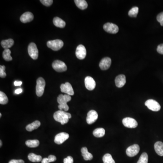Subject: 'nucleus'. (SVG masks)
<instances>
[{"label":"nucleus","mask_w":163,"mask_h":163,"mask_svg":"<svg viewBox=\"0 0 163 163\" xmlns=\"http://www.w3.org/2000/svg\"><path fill=\"white\" fill-rule=\"evenodd\" d=\"M2 141L1 140V141H0V147H1V146H2Z\"/></svg>","instance_id":"43"},{"label":"nucleus","mask_w":163,"mask_h":163,"mask_svg":"<svg viewBox=\"0 0 163 163\" xmlns=\"http://www.w3.org/2000/svg\"><path fill=\"white\" fill-rule=\"evenodd\" d=\"M145 105L149 109L154 112L159 111L161 109V106L159 103L155 100L149 99L145 102Z\"/></svg>","instance_id":"7"},{"label":"nucleus","mask_w":163,"mask_h":163,"mask_svg":"<svg viewBox=\"0 0 163 163\" xmlns=\"http://www.w3.org/2000/svg\"><path fill=\"white\" fill-rule=\"evenodd\" d=\"M0 117H1V113H0Z\"/></svg>","instance_id":"44"},{"label":"nucleus","mask_w":163,"mask_h":163,"mask_svg":"<svg viewBox=\"0 0 163 163\" xmlns=\"http://www.w3.org/2000/svg\"><path fill=\"white\" fill-rule=\"evenodd\" d=\"M40 2L44 6H49L53 3L52 0H40Z\"/></svg>","instance_id":"34"},{"label":"nucleus","mask_w":163,"mask_h":163,"mask_svg":"<svg viewBox=\"0 0 163 163\" xmlns=\"http://www.w3.org/2000/svg\"><path fill=\"white\" fill-rule=\"evenodd\" d=\"M104 163H116L115 160L112 158L111 154H106L103 156L102 158Z\"/></svg>","instance_id":"29"},{"label":"nucleus","mask_w":163,"mask_h":163,"mask_svg":"<svg viewBox=\"0 0 163 163\" xmlns=\"http://www.w3.org/2000/svg\"><path fill=\"white\" fill-rule=\"evenodd\" d=\"M53 23L55 26L61 28L64 27L66 25L65 22L58 17H55L54 18Z\"/></svg>","instance_id":"21"},{"label":"nucleus","mask_w":163,"mask_h":163,"mask_svg":"<svg viewBox=\"0 0 163 163\" xmlns=\"http://www.w3.org/2000/svg\"><path fill=\"white\" fill-rule=\"evenodd\" d=\"M8 102V98L6 94L2 92H0V104L5 105Z\"/></svg>","instance_id":"30"},{"label":"nucleus","mask_w":163,"mask_h":163,"mask_svg":"<svg viewBox=\"0 0 163 163\" xmlns=\"http://www.w3.org/2000/svg\"><path fill=\"white\" fill-rule=\"evenodd\" d=\"M40 126V122L39 121H36L31 124H29L26 127V130L28 132H32L33 130L38 128Z\"/></svg>","instance_id":"22"},{"label":"nucleus","mask_w":163,"mask_h":163,"mask_svg":"<svg viewBox=\"0 0 163 163\" xmlns=\"http://www.w3.org/2000/svg\"><path fill=\"white\" fill-rule=\"evenodd\" d=\"M98 118V114L94 110H91L88 112L87 117V122L89 125L93 124Z\"/></svg>","instance_id":"14"},{"label":"nucleus","mask_w":163,"mask_h":163,"mask_svg":"<svg viewBox=\"0 0 163 163\" xmlns=\"http://www.w3.org/2000/svg\"><path fill=\"white\" fill-rule=\"evenodd\" d=\"M64 163H74V159L71 156H69L64 159Z\"/></svg>","instance_id":"36"},{"label":"nucleus","mask_w":163,"mask_h":163,"mask_svg":"<svg viewBox=\"0 0 163 163\" xmlns=\"http://www.w3.org/2000/svg\"><path fill=\"white\" fill-rule=\"evenodd\" d=\"M26 145L30 148H36L38 147L39 142L38 139H29L26 142Z\"/></svg>","instance_id":"27"},{"label":"nucleus","mask_w":163,"mask_h":163,"mask_svg":"<svg viewBox=\"0 0 163 163\" xmlns=\"http://www.w3.org/2000/svg\"><path fill=\"white\" fill-rule=\"evenodd\" d=\"M52 67L55 71L58 72H63L67 70V66L66 64L63 61L56 60L52 64Z\"/></svg>","instance_id":"6"},{"label":"nucleus","mask_w":163,"mask_h":163,"mask_svg":"<svg viewBox=\"0 0 163 163\" xmlns=\"http://www.w3.org/2000/svg\"><path fill=\"white\" fill-rule=\"evenodd\" d=\"M22 84V82L21 81H15L14 82V85L16 86H19L21 85Z\"/></svg>","instance_id":"41"},{"label":"nucleus","mask_w":163,"mask_h":163,"mask_svg":"<svg viewBox=\"0 0 163 163\" xmlns=\"http://www.w3.org/2000/svg\"><path fill=\"white\" fill-rule=\"evenodd\" d=\"M105 130L102 128H97L93 132V135L96 137H102L105 135Z\"/></svg>","instance_id":"26"},{"label":"nucleus","mask_w":163,"mask_h":163,"mask_svg":"<svg viewBox=\"0 0 163 163\" xmlns=\"http://www.w3.org/2000/svg\"><path fill=\"white\" fill-rule=\"evenodd\" d=\"M154 150L156 153L159 156H163V143L161 142H157L154 144Z\"/></svg>","instance_id":"20"},{"label":"nucleus","mask_w":163,"mask_h":163,"mask_svg":"<svg viewBox=\"0 0 163 163\" xmlns=\"http://www.w3.org/2000/svg\"><path fill=\"white\" fill-rule=\"evenodd\" d=\"M48 47L54 51H58L64 46V42L60 39L50 40L47 43Z\"/></svg>","instance_id":"4"},{"label":"nucleus","mask_w":163,"mask_h":163,"mask_svg":"<svg viewBox=\"0 0 163 163\" xmlns=\"http://www.w3.org/2000/svg\"><path fill=\"white\" fill-rule=\"evenodd\" d=\"M138 11V7L135 6V7H133L130 10V11L128 12V15L130 16L136 17L137 15Z\"/></svg>","instance_id":"32"},{"label":"nucleus","mask_w":163,"mask_h":163,"mask_svg":"<svg viewBox=\"0 0 163 163\" xmlns=\"http://www.w3.org/2000/svg\"><path fill=\"white\" fill-rule=\"evenodd\" d=\"M157 51L159 53L163 54V44L158 45L157 47Z\"/></svg>","instance_id":"37"},{"label":"nucleus","mask_w":163,"mask_h":163,"mask_svg":"<svg viewBox=\"0 0 163 163\" xmlns=\"http://www.w3.org/2000/svg\"><path fill=\"white\" fill-rule=\"evenodd\" d=\"M23 90L21 89H17L15 90V94H21Z\"/></svg>","instance_id":"42"},{"label":"nucleus","mask_w":163,"mask_h":163,"mask_svg":"<svg viewBox=\"0 0 163 163\" xmlns=\"http://www.w3.org/2000/svg\"><path fill=\"white\" fill-rule=\"evenodd\" d=\"M148 156L147 153H143L137 163H148Z\"/></svg>","instance_id":"31"},{"label":"nucleus","mask_w":163,"mask_h":163,"mask_svg":"<svg viewBox=\"0 0 163 163\" xmlns=\"http://www.w3.org/2000/svg\"><path fill=\"white\" fill-rule=\"evenodd\" d=\"M103 29L107 32L113 34L117 33L119 31L118 26L112 23H106L103 26Z\"/></svg>","instance_id":"8"},{"label":"nucleus","mask_w":163,"mask_h":163,"mask_svg":"<svg viewBox=\"0 0 163 163\" xmlns=\"http://www.w3.org/2000/svg\"><path fill=\"white\" fill-rule=\"evenodd\" d=\"M69 134L66 132H61L57 134L54 138V142L58 144H61L69 139Z\"/></svg>","instance_id":"13"},{"label":"nucleus","mask_w":163,"mask_h":163,"mask_svg":"<svg viewBox=\"0 0 163 163\" xmlns=\"http://www.w3.org/2000/svg\"><path fill=\"white\" fill-rule=\"evenodd\" d=\"M11 51L9 49H5L2 53L3 59L6 61H10L12 60V58L11 55Z\"/></svg>","instance_id":"28"},{"label":"nucleus","mask_w":163,"mask_h":163,"mask_svg":"<svg viewBox=\"0 0 163 163\" xmlns=\"http://www.w3.org/2000/svg\"><path fill=\"white\" fill-rule=\"evenodd\" d=\"M112 60L109 57H105L102 59L99 63V67L102 70L108 69L111 65Z\"/></svg>","instance_id":"16"},{"label":"nucleus","mask_w":163,"mask_h":163,"mask_svg":"<svg viewBox=\"0 0 163 163\" xmlns=\"http://www.w3.org/2000/svg\"><path fill=\"white\" fill-rule=\"evenodd\" d=\"M6 67L4 65L0 66V77L1 78H4L6 77V74L5 72Z\"/></svg>","instance_id":"33"},{"label":"nucleus","mask_w":163,"mask_h":163,"mask_svg":"<svg viewBox=\"0 0 163 163\" xmlns=\"http://www.w3.org/2000/svg\"><path fill=\"white\" fill-rule=\"evenodd\" d=\"M76 56L78 59L82 60L86 57L87 54L86 49L84 45L80 44L77 46L76 50Z\"/></svg>","instance_id":"9"},{"label":"nucleus","mask_w":163,"mask_h":163,"mask_svg":"<svg viewBox=\"0 0 163 163\" xmlns=\"http://www.w3.org/2000/svg\"><path fill=\"white\" fill-rule=\"evenodd\" d=\"M34 15L31 12H26L23 14L20 17L21 22L24 23L30 22L33 21Z\"/></svg>","instance_id":"18"},{"label":"nucleus","mask_w":163,"mask_h":163,"mask_svg":"<svg viewBox=\"0 0 163 163\" xmlns=\"http://www.w3.org/2000/svg\"><path fill=\"white\" fill-rule=\"evenodd\" d=\"M85 85L87 89L93 90L96 87V82L93 78L90 76L86 77L85 79Z\"/></svg>","instance_id":"15"},{"label":"nucleus","mask_w":163,"mask_h":163,"mask_svg":"<svg viewBox=\"0 0 163 163\" xmlns=\"http://www.w3.org/2000/svg\"><path fill=\"white\" fill-rule=\"evenodd\" d=\"M8 163H25V162L22 159H12Z\"/></svg>","instance_id":"38"},{"label":"nucleus","mask_w":163,"mask_h":163,"mask_svg":"<svg viewBox=\"0 0 163 163\" xmlns=\"http://www.w3.org/2000/svg\"><path fill=\"white\" fill-rule=\"evenodd\" d=\"M122 123L126 127L129 128H135L138 126L137 121L134 118L126 117L122 120Z\"/></svg>","instance_id":"10"},{"label":"nucleus","mask_w":163,"mask_h":163,"mask_svg":"<svg viewBox=\"0 0 163 163\" xmlns=\"http://www.w3.org/2000/svg\"><path fill=\"white\" fill-rule=\"evenodd\" d=\"M14 44V40L12 39H9L1 41V45L2 47L5 49H9L13 46Z\"/></svg>","instance_id":"23"},{"label":"nucleus","mask_w":163,"mask_h":163,"mask_svg":"<svg viewBox=\"0 0 163 163\" xmlns=\"http://www.w3.org/2000/svg\"><path fill=\"white\" fill-rule=\"evenodd\" d=\"M49 159L48 158H44L41 161V163H49Z\"/></svg>","instance_id":"40"},{"label":"nucleus","mask_w":163,"mask_h":163,"mask_svg":"<svg viewBox=\"0 0 163 163\" xmlns=\"http://www.w3.org/2000/svg\"><path fill=\"white\" fill-rule=\"evenodd\" d=\"M126 83V76L123 74L117 76L115 79V84L116 86L118 88L123 87Z\"/></svg>","instance_id":"17"},{"label":"nucleus","mask_w":163,"mask_h":163,"mask_svg":"<svg viewBox=\"0 0 163 163\" xmlns=\"http://www.w3.org/2000/svg\"><path fill=\"white\" fill-rule=\"evenodd\" d=\"M28 51L29 54L32 59L34 60L37 59L39 55V51L36 44L33 42L30 43L28 47Z\"/></svg>","instance_id":"5"},{"label":"nucleus","mask_w":163,"mask_h":163,"mask_svg":"<svg viewBox=\"0 0 163 163\" xmlns=\"http://www.w3.org/2000/svg\"><path fill=\"white\" fill-rule=\"evenodd\" d=\"M48 159H49L50 163V162H54L57 159L56 156L53 155H49L48 156Z\"/></svg>","instance_id":"39"},{"label":"nucleus","mask_w":163,"mask_h":163,"mask_svg":"<svg viewBox=\"0 0 163 163\" xmlns=\"http://www.w3.org/2000/svg\"><path fill=\"white\" fill-rule=\"evenodd\" d=\"M81 151L82 155L84 157V160L87 161L91 160L93 158V155L90 153L89 152L88 149L86 147L82 148L81 149Z\"/></svg>","instance_id":"19"},{"label":"nucleus","mask_w":163,"mask_h":163,"mask_svg":"<svg viewBox=\"0 0 163 163\" xmlns=\"http://www.w3.org/2000/svg\"><path fill=\"white\" fill-rule=\"evenodd\" d=\"M29 160L32 162H39L42 160V158L40 155H36L35 154L30 153L28 156Z\"/></svg>","instance_id":"24"},{"label":"nucleus","mask_w":163,"mask_h":163,"mask_svg":"<svg viewBox=\"0 0 163 163\" xmlns=\"http://www.w3.org/2000/svg\"><path fill=\"white\" fill-rule=\"evenodd\" d=\"M139 145L138 144H134L127 148L126 150V153L129 157H134L139 153Z\"/></svg>","instance_id":"11"},{"label":"nucleus","mask_w":163,"mask_h":163,"mask_svg":"<svg viewBox=\"0 0 163 163\" xmlns=\"http://www.w3.org/2000/svg\"><path fill=\"white\" fill-rule=\"evenodd\" d=\"M60 89L62 92L70 96L74 95V94L72 85L69 82H66L64 84H62L60 86Z\"/></svg>","instance_id":"12"},{"label":"nucleus","mask_w":163,"mask_h":163,"mask_svg":"<svg viewBox=\"0 0 163 163\" xmlns=\"http://www.w3.org/2000/svg\"><path fill=\"white\" fill-rule=\"evenodd\" d=\"M72 117L69 113L59 110L56 112L54 114V118L55 121L60 122L62 125L68 123L69 119Z\"/></svg>","instance_id":"1"},{"label":"nucleus","mask_w":163,"mask_h":163,"mask_svg":"<svg viewBox=\"0 0 163 163\" xmlns=\"http://www.w3.org/2000/svg\"><path fill=\"white\" fill-rule=\"evenodd\" d=\"M36 86V94L38 97H41L43 95L44 92V88H45V80L43 78L40 77L37 80Z\"/></svg>","instance_id":"3"},{"label":"nucleus","mask_w":163,"mask_h":163,"mask_svg":"<svg viewBox=\"0 0 163 163\" xmlns=\"http://www.w3.org/2000/svg\"><path fill=\"white\" fill-rule=\"evenodd\" d=\"M74 2L77 7L81 10H85L88 7V3L85 0H75Z\"/></svg>","instance_id":"25"},{"label":"nucleus","mask_w":163,"mask_h":163,"mask_svg":"<svg viewBox=\"0 0 163 163\" xmlns=\"http://www.w3.org/2000/svg\"><path fill=\"white\" fill-rule=\"evenodd\" d=\"M157 20L160 23V25L163 26V12L159 13L157 16Z\"/></svg>","instance_id":"35"},{"label":"nucleus","mask_w":163,"mask_h":163,"mask_svg":"<svg viewBox=\"0 0 163 163\" xmlns=\"http://www.w3.org/2000/svg\"><path fill=\"white\" fill-rule=\"evenodd\" d=\"M71 100V97L68 94H60L57 98V102L59 104L58 106V108L59 110H64V112L68 111L69 110V106L67 105V103L70 101Z\"/></svg>","instance_id":"2"}]
</instances>
